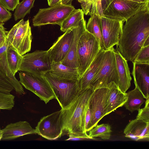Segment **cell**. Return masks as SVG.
Segmentation results:
<instances>
[{
	"mask_svg": "<svg viewBox=\"0 0 149 149\" xmlns=\"http://www.w3.org/2000/svg\"><path fill=\"white\" fill-rule=\"evenodd\" d=\"M125 22L117 49L125 59L133 62L149 38V1Z\"/></svg>",
	"mask_w": 149,
	"mask_h": 149,
	"instance_id": "1",
	"label": "cell"
},
{
	"mask_svg": "<svg viewBox=\"0 0 149 149\" xmlns=\"http://www.w3.org/2000/svg\"><path fill=\"white\" fill-rule=\"evenodd\" d=\"M93 89L89 87L81 91L67 109H62L63 134L69 136H88L85 118Z\"/></svg>",
	"mask_w": 149,
	"mask_h": 149,
	"instance_id": "2",
	"label": "cell"
},
{
	"mask_svg": "<svg viewBox=\"0 0 149 149\" xmlns=\"http://www.w3.org/2000/svg\"><path fill=\"white\" fill-rule=\"evenodd\" d=\"M49 83L61 109L67 108L79 94L81 91L78 79H60L49 72L44 75Z\"/></svg>",
	"mask_w": 149,
	"mask_h": 149,
	"instance_id": "3",
	"label": "cell"
},
{
	"mask_svg": "<svg viewBox=\"0 0 149 149\" xmlns=\"http://www.w3.org/2000/svg\"><path fill=\"white\" fill-rule=\"evenodd\" d=\"M113 47L105 50L102 65L93 79L90 87L93 90L107 88L108 85L114 82L117 86L118 79Z\"/></svg>",
	"mask_w": 149,
	"mask_h": 149,
	"instance_id": "4",
	"label": "cell"
},
{
	"mask_svg": "<svg viewBox=\"0 0 149 149\" xmlns=\"http://www.w3.org/2000/svg\"><path fill=\"white\" fill-rule=\"evenodd\" d=\"M101 48L95 37L86 30L80 37L77 45V69L80 77L91 64Z\"/></svg>",
	"mask_w": 149,
	"mask_h": 149,
	"instance_id": "5",
	"label": "cell"
},
{
	"mask_svg": "<svg viewBox=\"0 0 149 149\" xmlns=\"http://www.w3.org/2000/svg\"><path fill=\"white\" fill-rule=\"evenodd\" d=\"M6 39L20 55L23 56L29 52L32 38L29 19H21L14 25L8 32Z\"/></svg>",
	"mask_w": 149,
	"mask_h": 149,
	"instance_id": "6",
	"label": "cell"
},
{
	"mask_svg": "<svg viewBox=\"0 0 149 149\" xmlns=\"http://www.w3.org/2000/svg\"><path fill=\"white\" fill-rule=\"evenodd\" d=\"M19 77V81L22 85L36 94L45 104L55 99L49 83L44 76L20 71Z\"/></svg>",
	"mask_w": 149,
	"mask_h": 149,
	"instance_id": "7",
	"label": "cell"
},
{
	"mask_svg": "<svg viewBox=\"0 0 149 149\" xmlns=\"http://www.w3.org/2000/svg\"><path fill=\"white\" fill-rule=\"evenodd\" d=\"M74 9L72 5L61 3L48 8L40 9L32 19L33 25L36 26L53 24L60 26L63 21Z\"/></svg>",
	"mask_w": 149,
	"mask_h": 149,
	"instance_id": "8",
	"label": "cell"
},
{
	"mask_svg": "<svg viewBox=\"0 0 149 149\" xmlns=\"http://www.w3.org/2000/svg\"><path fill=\"white\" fill-rule=\"evenodd\" d=\"M22 57L19 71L44 76L51 69L52 62L47 50H36Z\"/></svg>",
	"mask_w": 149,
	"mask_h": 149,
	"instance_id": "9",
	"label": "cell"
},
{
	"mask_svg": "<svg viewBox=\"0 0 149 149\" xmlns=\"http://www.w3.org/2000/svg\"><path fill=\"white\" fill-rule=\"evenodd\" d=\"M62 109L42 118L36 127V134L50 140L60 138L63 134Z\"/></svg>",
	"mask_w": 149,
	"mask_h": 149,
	"instance_id": "10",
	"label": "cell"
},
{
	"mask_svg": "<svg viewBox=\"0 0 149 149\" xmlns=\"http://www.w3.org/2000/svg\"><path fill=\"white\" fill-rule=\"evenodd\" d=\"M146 3H139L128 0H114L103 11V16L126 21L139 10Z\"/></svg>",
	"mask_w": 149,
	"mask_h": 149,
	"instance_id": "11",
	"label": "cell"
},
{
	"mask_svg": "<svg viewBox=\"0 0 149 149\" xmlns=\"http://www.w3.org/2000/svg\"><path fill=\"white\" fill-rule=\"evenodd\" d=\"M100 28L104 49H110L118 45L125 21L100 16Z\"/></svg>",
	"mask_w": 149,
	"mask_h": 149,
	"instance_id": "12",
	"label": "cell"
},
{
	"mask_svg": "<svg viewBox=\"0 0 149 149\" xmlns=\"http://www.w3.org/2000/svg\"><path fill=\"white\" fill-rule=\"evenodd\" d=\"M108 88H102L93 91L89 102L91 119L87 127L88 132L95 127L106 116L105 106Z\"/></svg>",
	"mask_w": 149,
	"mask_h": 149,
	"instance_id": "13",
	"label": "cell"
},
{
	"mask_svg": "<svg viewBox=\"0 0 149 149\" xmlns=\"http://www.w3.org/2000/svg\"><path fill=\"white\" fill-rule=\"evenodd\" d=\"M74 38L73 27L59 37L47 50L51 62H61L67 55Z\"/></svg>",
	"mask_w": 149,
	"mask_h": 149,
	"instance_id": "14",
	"label": "cell"
},
{
	"mask_svg": "<svg viewBox=\"0 0 149 149\" xmlns=\"http://www.w3.org/2000/svg\"><path fill=\"white\" fill-rule=\"evenodd\" d=\"M132 62L134 84L146 99L149 97V63Z\"/></svg>",
	"mask_w": 149,
	"mask_h": 149,
	"instance_id": "15",
	"label": "cell"
},
{
	"mask_svg": "<svg viewBox=\"0 0 149 149\" xmlns=\"http://www.w3.org/2000/svg\"><path fill=\"white\" fill-rule=\"evenodd\" d=\"M115 55L118 79V86L122 92L125 93L130 88L132 80L127 61L117 49H115Z\"/></svg>",
	"mask_w": 149,
	"mask_h": 149,
	"instance_id": "16",
	"label": "cell"
},
{
	"mask_svg": "<svg viewBox=\"0 0 149 149\" xmlns=\"http://www.w3.org/2000/svg\"><path fill=\"white\" fill-rule=\"evenodd\" d=\"M86 21L84 18L81 21L78 26L73 27L74 38L72 42L67 55L61 62L64 65L72 68H77L78 42L81 36L86 30Z\"/></svg>",
	"mask_w": 149,
	"mask_h": 149,
	"instance_id": "17",
	"label": "cell"
},
{
	"mask_svg": "<svg viewBox=\"0 0 149 149\" xmlns=\"http://www.w3.org/2000/svg\"><path fill=\"white\" fill-rule=\"evenodd\" d=\"M107 87L108 92L105 106L106 116L124 105L127 100L126 93L122 92L114 82L108 84Z\"/></svg>",
	"mask_w": 149,
	"mask_h": 149,
	"instance_id": "18",
	"label": "cell"
},
{
	"mask_svg": "<svg viewBox=\"0 0 149 149\" xmlns=\"http://www.w3.org/2000/svg\"><path fill=\"white\" fill-rule=\"evenodd\" d=\"M125 136L138 141L149 138V122L137 119L130 121L124 130Z\"/></svg>",
	"mask_w": 149,
	"mask_h": 149,
	"instance_id": "19",
	"label": "cell"
},
{
	"mask_svg": "<svg viewBox=\"0 0 149 149\" xmlns=\"http://www.w3.org/2000/svg\"><path fill=\"white\" fill-rule=\"evenodd\" d=\"M2 130V140H10L26 135L36 134V129L33 128L26 121L10 123Z\"/></svg>",
	"mask_w": 149,
	"mask_h": 149,
	"instance_id": "20",
	"label": "cell"
},
{
	"mask_svg": "<svg viewBox=\"0 0 149 149\" xmlns=\"http://www.w3.org/2000/svg\"><path fill=\"white\" fill-rule=\"evenodd\" d=\"M105 50L101 48L91 64L78 79L81 91L90 87L93 78L100 69L103 61Z\"/></svg>",
	"mask_w": 149,
	"mask_h": 149,
	"instance_id": "21",
	"label": "cell"
},
{
	"mask_svg": "<svg viewBox=\"0 0 149 149\" xmlns=\"http://www.w3.org/2000/svg\"><path fill=\"white\" fill-rule=\"evenodd\" d=\"M48 72L54 76L62 79H78L80 77L77 68L65 66L61 62L52 61L51 69Z\"/></svg>",
	"mask_w": 149,
	"mask_h": 149,
	"instance_id": "22",
	"label": "cell"
},
{
	"mask_svg": "<svg viewBox=\"0 0 149 149\" xmlns=\"http://www.w3.org/2000/svg\"><path fill=\"white\" fill-rule=\"evenodd\" d=\"M6 39L3 45L0 48V66L4 70L7 76L10 79L16 93L20 95L26 94L22 86L14 75L8 67L6 56V50L8 45Z\"/></svg>",
	"mask_w": 149,
	"mask_h": 149,
	"instance_id": "23",
	"label": "cell"
},
{
	"mask_svg": "<svg viewBox=\"0 0 149 149\" xmlns=\"http://www.w3.org/2000/svg\"><path fill=\"white\" fill-rule=\"evenodd\" d=\"M126 93L127 100L124 105L126 109L131 113L138 111L146 101L141 92L135 86L134 89Z\"/></svg>",
	"mask_w": 149,
	"mask_h": 149,
	"instance_id": "24",
	"label": "cell"
},
{
	"mask_svg": "<svg viewBox=\"0 0 149 149\" xmlns=\"http://www.w3.org/2000/svg\"><path fill=\"white\" fill-rule=\"evenodd\" d=\"M6 52L8 67L13 74L15 76L16 73L19 71L22 56L20 55L9 43Z\"/></svg>",
	"mask_w": 149,
	"mask_h": 149,
	"instance_id": "25",
	"label": "cell"
},
{
	"mask_svg": "<svg viewBox=\"0 0 149 149\" xmlns=\"http://www.w3.org/2000/svg\"><path fill=\"white\" fill-rule=\"evenodd\" d=\"M100 19L99 15L95 13L91 15L86 24V28L96 38L101 47L104 49L100 26Z\"/></svg>",
	"mask_w": 149,
	"mask_h": 149,
	"instance_id": "26",
	"label": "cell"
},
{
	"mask_svg": "<svg viewBox=\"0 0 149 149\" xmlns=\"http://www.w3.org/2000/svg\"><path fill=\"white\" fill-rule=\"evenodd\" d=\"M84 14L82 9H74L63 22L60 26L61 31L65 32L71 28L78 26L84 18Z\"/></svg>",
	"mask_w": 149,
	"mask_h": 149,
	"instance_id": "27",
	"label": "cell"
},
{
	"mask_svg": "<svg viewBox=\"0 0 149 149\" xmlns=\"http://www.w3.org/2000/svg\"><path fill=\"white\" fill-rule=\"evenodd\" d=\"M112 130L110 126L108 124H97L89 131L88 135L93 138L99 137L103 140L110 139Z\"/></svg>",
	"mask_w": 149,
	"mask_h": 149,
	"instance_id": "28",
	"label": "cell"
},
{
	"mask_svg": "<svg viewBox=\"0 0 149 149\" xmlns=\"http://www.w3.org/2000/svg\"><path fill=\"white\" fill-rule=\"evenodd\" d=\"M35 0H23L17 6L13 16L16 21L23 19L27 14H29L31 9L34 6Z\"/></svg>",
	"mask_w": 149,
	"mask_h": 149,
	"instance_id": "29",
	"label": "cell"
},
{
	"mask_svg": "<svg viewBox=\"0 0 149 149\" xmlns=\"http://www.w3.org/2000/svg\"><path fill=\"white\" fill-rule=\"evenodd\" d=\"M15 96L0 92V110H11L15 105Z\"/></svg>",
	"mask_w": 149,
	"mask_h": 149,
	"instance_id": "30",
	"label": "cell"
},
{
	"mask_svg": "<svg viewBox=\"0 0 149 149\" xmlns=\"http://www.w3.org/2000/svg\"><path fill=\"white\" fill-rule=\"evenodd\" d=\"M133 62L149 63V45L142 47Z\"/></svg>",
	"mask_w": 149,
	"mask_h": 149,
	"instance_id": "31",
	"label": "cell"
},
{
	"mask_svg": "<svg viewBox=\"0 0 149 149\" xmlns=\"http://www.w3.org/2000/svg\"><path fill=\"white\" fill-rule=\"evenodd\" d=\"M145 106L144 108L140 109L136 118L146 122H149V97L146 99Z\"/></svg>",
	"mask_w": 149,
	"mask_h": 149,
	"instance_id": "32",
	"label": "cell"
},
{
	"mask_svg": "<svg viewBox=\"0 0 149 149\" xmlns=\"http://www.w3.org/2000/svg\"><path fill=\"white\" fill-rule=\"evenodd\" d=\"M12 14L0 3V23H4L11 19Z\"/></svg>",
	"mask_w": 149,
	"mask_h": 149,
	"instance_id": "33",
	"label": "cell"
},
{
	"mask_svg": "<svg viewBox=\"0 0 149 149\" xmlns=\"http://www.w3.org/2000/svg\"><path fill=\"white\" fill-rule=\"evenodd\" d=\"M19 0H0V3L7 9L13 11L19 3Z\"/></svg>",
	"mask_w": 149,
	"mask_h": 149,
	"instance_id": "34",
	"label": "cell"
},
{
	"mask_svg": "<svg viewBox=\"0 0 149 149\" xmlns=\"http://www.w3.org/2000/svg\"><path fill=\"white\" fill-rule=\"evenodd\" d=\"M81 4L82 10L85 15H91L92 4L90 0H77Z\"/></svg>",
	"mask_w": 149,
	"mask_h": 149,
	"instance_id": "35",
	"label": "cell"
},
{
	"mask_svg": "<svg viewBox=\"0 0 149 149\" xmlns=\"http://www.w3.org/2000/svg\"><path fill=\"white\" fill-rule=\"evenodd\" d=\"M90 1L92 4V9L90 16L94 13L100 15L98 10L99 0H90Z\"/></svg>",
	"mask_w": 149,
	"mask_h": 149,
	"instance_id": "36",
	"label": "cell"
},
{
	"mask_svg": "<svg viewBox=\"0 0 149 149\" xmlns=\"http://www.w3.org/2000/svg\"><path fill=\"white\" fill-rule=\"evenodd\" d=\"M69 138L66 140L79 141L87 139H93V138L89 135L88 136H69Z\"/></svg>",
	"mask_w": 149,
	"mask_h": 149,
	"instance_id": "37",
	"label": "cell"
},
{
	"mask_svg": "<svg viewBox=\"0 0 149 149\" xmlns=\"http://www.w3.org/2000/svg\"><path fill=\"white\" fill-rule=\"evenodd\" d=\"M91 119V113L89 105L88 108L86 113L85 118V128L86 132L87 126L89 123Z\"/></svg>",
	"mask_w": 149,
	"mask_h": 149,
	"instance_id": "38",
	"label": "cell"
},
{
	"mask_svg": "<svg viewBox=\"0 0 149 149\" xmlns=\"http://www.w3.org/2000/svg\"><path fill=\"white\" fill-rule=\"evenodd\" d=\"M4 23H0V37L6 38L8 33L3 26Z\"/></svg>",
	"mask_w": 149,
	"mask_h": 149,
	"instance_id": "39",
	"label": "cell"
},
{
	"mask_svg": "<svg viewBox=\"0 0 149 149\" xmlns=\"http://www.w3.org/2000/svg\"><path fill=\"white\" fill-rule=\"evenodd\" d=\"M114 0H101V5L103 11Z\"/></svg>",
	"mask_w": 149,
	"mask_h": 149,
	"instance_id": "40",
	"label": "cell"
},
{
	"mask_svg": "<svg viewBox=\"0 0 149 149\" xmlns=\"http://www.w3.org/2000/svg\"><path fill=\"white\" fill-rule=\"evenodd\" d=\"M62 0H47L49 6H51L58 3H61Z\"/></svg>",
	"mask_w": 149,
	"mask_h": 149,
	"instance_id": "41",
	"label": "cell"
},
{
	"mask_svg": "<svg viewBox=\"0 0 149 149\" xmlns=\"http://www.w3.org/2000/svg\"><path fill=\"white\" fill-rule=\"evenodd\" d=\"M72 0H62L61 3L64 5H72Z\"/></svg>",
	"mask_w": 149,
	"mask_h": 149,
	"instance_id": "42",
	"label": "cell"
},
{
	"mask_svg": "<svg viewBox=\"0 0 149 149\" xmlns=\"http://www.w3.org/2000/svg\"><path fill=\"white\" fill-rule=\"evenodd\" d=\"M6 38L0 37V48L4 44Z\"/></svg>",
	"mask_w": 149,
	"mask_h": 149,
	"instance_id": "43",
	"label": "cell"
},
{
	"mask_svg": "<svg viewBox=\"0 0 149 149\" xmlns=\"http://www.w3.org/2000/svg\"><path fill=\"white\" fill-rule=\"evenodd\" d=\"M139 3H145L149 1V0H128Z\"/></svg>",
	"mask_w": 149,
	"mask_h": 149,
	"instance_id": "44",
	"label": "cell"
},
{
	"mask_svg": "<svg viewBox=\"0 0 149 149\" xmlns=\"http://www.w3.org/2000/svg\"><path fill=\"white\" fill-rule=\"evenodd\" d=\"M3 134V132L2 130L0 128V140H1V139L2 138V136Z\"/></svg>",
	"mask_w": 149,
	"mask_h": 149,
	"instance_id": "45",
	"label": "cell"
}]
</instances>
